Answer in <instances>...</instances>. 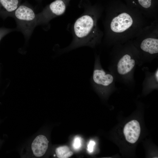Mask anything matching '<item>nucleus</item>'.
<instances>
[{
    "label": "nucleus",
    "mask_w": 158,
    "mask_h": 158,
    "mask_svg": "<svg viewBox=\"0 0 158 158\" xmlns=\"http://www.w3.org/2000/svg\"><path fill=\"white\" fill-rule=\"evenodd\" d=\"M105 41L109 44L123 43L132 40L145 26L147 19L121 0H111L105 10Z\"/></svg>",
    "instance_id": "obj_1"
},
{
    "label": "nucleus",
    "mask_w": 158,
    "mask_h": 158,
    "mask_svg": "<svg viewBox=\"0 0 158 158\" xmlns=\"http://www.w3.org/2000/svg\"><path fill=\"white\" fill-rule=\"evenodd\" d=\"M80 4L83 12L73 24L72 41L63 49V52L83 46L94 48L101 42L103 37L104 33L98 24L103 12L102 6L92 5L89 0H81Z\"/></svg>",
    "instance_id": "obj_2"
},
{
    "label": "nucleus",
    "mask_w": 158,
    "mask_h": 158,
    "mask_svg": "<svg viewBox=\"0 0 158 158\" xmlns=\"http://www.w3.org/2000/svg\"><path fill=\"white\" fill-rule=\"evenodd\" d=\"M132 42L139 53L150 55L158 53V19L153 20L144 27Z\"/></svg>",
    "instance_id": "obj_3"
},
{
    "label": "nucleus",
    "mask_w": 158,
    "mask_h": 158,
    "mask_svg": "<svg viewBox=\"0 0 158 158\" xmlns=\"http://www.w3.org/2000/svg\"><path fill=\"white\" fill-rule=\"evenodd\" d=\"M18 27L26 35H29L37 25V15L26 4H20L14 13Z\"/></svg>",
    "instance_id": "obj_4"
},
{
    "label": "nucleus",
    "mask_w": 158,
    "mask_h": 158,
    "mask_svg": "<svg viewBox=\"0 0 158 158\" xmlns=\"http://www.w3.org/2000/svg\"><path fill=\"white\" fill-rule=\"evenodd\" d=\"M70 0H54L37 15V25L45 24L65 12Z\"/></svg>",
    "instance_id": "obj_5"
},
{
    "label": "nucleus",
    "mask_w": 158,
    "mask_h": 158,
    "mask_svg": "<svg viewBox=\"0 0 158 158\" xmlns=\"http://www.w3.org/2000/svg\"><path fill=\"white\" fill-rule=\"evenodd\" d=\"M128 6L136 10L147 19H158V0H123Z\"/></svg>",
    "instance_id": "obj_6"
},
{
    "label": "nucleus",
    "mask_w": 158,
    "mask_h": 158,
    "mask_svg": "<svg viewBox=\"0 0 158 158\" xmlns=\"http://www.w3.org/2000/svg\"><path fill=\"white\" fill-rule=\"evenodd\" d=\"M92 80L94 87L102 92L110 87L114 82L112 75L102 68L98 56L96 58Z\"/></svg>",
    "instance_id": "obj_7"
},
{
    "label": "nucleus",
    "mask_w": 158,
    "mask_h": 158,
    "mask_svg": "<svg viewBox=\"0 0 158 158\" xmlns=\"http://www.w3.org/2000/svg\"><path fill=\"white\" fill-rule=\"evenodd\" d=\"M123 132L128 142L131 143L136 142L140 133V126L138 121L134 120L128 122L124 126Z\"/></svg>",
    "instance_id": "obj_8"
},
{
    "label": "nucleus",
    "mask_w": 158,
    "mask_h": 158,
    "mask_svg": "<svg viewBox=\"0 0 158 158\" xmlns=\"http://www.w3.org/2000/svg\"><path fill=\"white\" fill-rule=\"evenodd\" d=\"M49 141L44 135L37 136L32 141L31 149L34 155L37 157L42 156L46 153L48 147Z\"/></svg>",
    "instance_id": "obj_9"
},
{
    "label": "nucleus",
    "mask_w": 158,
    "mask_h": 158,
    "mask_svg": "<svg viewBox=\"0 0 158 158\" xmlns=\"http://www.w3.org/2000/svg\"><path fill=\"white\" fill-rule=\"evenodd\" d=\"M55 152L57 157L59 158H69L73 154L69 148L66 145L58 147L56 149Z\"/></svg>",
    "instance_id": "obj_10"
},
{
    "label": "nucleus",
    "mask_w": 158,
    "mask_h": 158,
    "mask_svg": "<svg viewBox=\"0 0 158 158\" xmlns=\"http://www.w3.org/2000/svg\"><path fill=\"white\" fill-rule=\"evenodd\" d=\"M81 138L79 136H75L72 144L73 148L75 150H78L81 148Z\"/></svg>",
    "instance_id": "obj_11"
},
{
    "label": "nucleus",
    "mask_w": 158,
    "mask_h": 158,
    "mask_svg": "<svg viewBox=\"0 0 158 158\" xmlns=\"http://www.w3.org/2000/svg\"><path fill=\"white\" fill-rule=\"evenodd\" d=\"M95 144V142L93 140H91L89 141L87 148V150L89 153H91L93 152Z\"/></svg>",
    "instance_id": "obj_12"
},
{
    "label": "nucleus",
    "mask_w": 158,
    "mask_h": 158,
    "mask_svg": "<svg viewBox=\"0 0 158 158\" xmlns=\"http://www.w3.org/2000/svg\"><path fill=\"white\" fill-rule=\"evenodd\" d=\"M38 0V1H41L42 0Z\"/></svg>",
    "instance_id": "obj_13"
}]
</instances>
